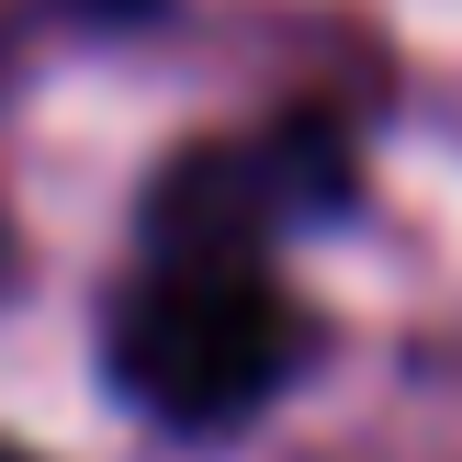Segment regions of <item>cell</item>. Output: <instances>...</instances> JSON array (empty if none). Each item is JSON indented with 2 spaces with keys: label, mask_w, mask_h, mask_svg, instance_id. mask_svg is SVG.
I'll return each instance as SVG.
<instances>
[{
  "label": "cell",
  "mask_w": 462,
  "mask_h": 462,
  "mask_svg": "<svg viewBox=\"0 0 462 462\" xmlns=\"http://www.w3.org/2000/svg\"><path fill=\"white\" fill-rule=\"evenodd\" d=\"M12 271H23V260H12V226H0V293H12Z\"/></svg>",
  "instance_id": "3957f363"
},
{
  "label": "cell",
  "mask_w": 462,
  "mask_h": 462,
  "mask_svg": "<svg viewBox=\"0 0 462 462\" xmlns=\"http://www.w3.org/2000/svg\"><path fill=\"white\" fill-rule=\"evenodd\" d=\"M293 361H305V316L271 282V260H237V248H147L102 328L113 395L170 440L248 429L293 383Z\"/></svg>",
  "instance_id": "6da1fadb"
},
{
  "label": "cell",
  "mask_w": 462,
  "mask_h": 462,
  "mask_svg": "<svg viewBox=\"0 0 462 462\" xmlns=\"http://www.w3.org/2000/svg\"><path fill=\"white\" fill-rule=\"evenodd\" d=\"M0 462H34V451H0Z\"/></svg>",
  "instance_id": "277c9868"
},
{
  "label": "cell",
  "mask_w": 462,
  "mask_h": 462,
  "mask_svg": "<svg viewBox=\"0 0 462 462\" xmlns=\"http://www.w3.org/2000/svg\"><path fill=\"white\" fill-rule=\"evenodd\" d=\"M350 192H361L350 135L328 113H282L271 135H237V147H180L147 180L135 237L147 248H237V260H260L271 226H328V215H350Z\"/></svg>",
  "instance_id": "7a4b0ae2"
}]
</instances>
